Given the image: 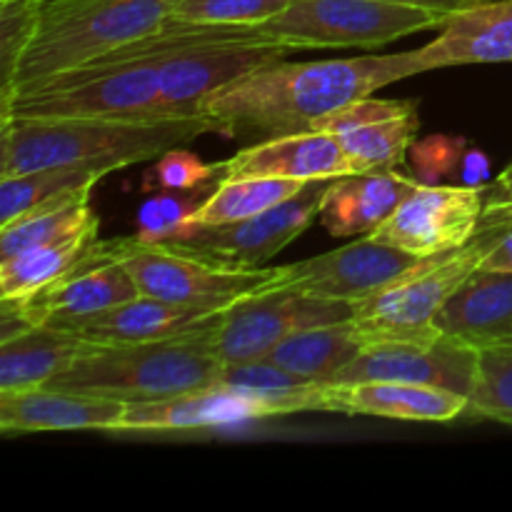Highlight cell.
<instances>
[{
    "instance_id": "obj_36",
    "label": "cell",
    "mask_w": 512,
    "mask_h": 512,
    "mask_svg": "<svg viewBox=\"0 0 512 512\" xmlns=\"http://www.w3.org/2000/svg\"><path fill=\"white\" fill-rule=\"evenodd\" d=\"M465 150H468V140L455 138V135H430L410 145L408 158L420 183L438 185L445 175L458 173Z\"/></svg>"
},
{
    "instance_id": "obj_30",
    "label": "cell",
    "mask_w": 512,
    "mask_h": 512,
    "mask_svg": "<svg viewBox=\"0 0 512 512\" xmlns=\"http://www.w3.org/2000/svg\"><path fill=\"white\" fill-rule=\"evenodd\" d=\"M105 175H108L105 170L88 168V165H68V168H45L0 178V228L38 205L53 203L75 190L93 188Z\"/></svg>"
},
{
    "instance_id": "obj_37",
    "label": "cell",
    "mask_w": 512,
    "mask_h": 512,
    "mask_svg": "<svg viewBox=\"0 0 512 512\" xmlns=\"http://www.w3.org/2000/svg\"><path fill=\"white\" fill-rule=\"evenodd\" d=\"M418 110V100H378V98H358L353 103L343 105V108L333 110V113L323 115L315 120L313 130H323V133L340 135L345 130L363 128V125L380 123V120L398 118V115L415 113Z\"/></svg>"
},
{
    "instance_id": "obj_22",
    "label": "cell",
    "mask_w": 512,
    "mask_h": 512,
    "mask_svg": "<svg viewBox=\"0 0 512 512\" xmlns=\"http://www.w3.org/2000/svg\"><path fill=\"white\" fill-rule=\"evenodd\" d=\"M258 418H270V413L255 400L223 388H205L165 400L128 403V410L115 433L225 428V425H238Z\"/></svg>"
},
{
    "instance_id": "obj_32",
    "label": "cell",
    "mask_w": 512,
    "mask_h": 512,
    "mask_svg": "<svg viewBox=\"0 0 512 512\" xmlns=\"http://www.w3.org/2000/svg\"><path fill=\"white\" fill-rule=\"evenodd\" d=\"M48 0H0V103L10 98L25 50L38 33Z\"/></svg>"
},
{
    "instance_id": "obj_3",
    "label": "cell",
    "mask_w": 512,
    "mask_h": 512,
    "mask_svg": "<svg viewBox=\"0 0 512 512\" xmlns=\"http://www.w3.org/2000/svg\"><path fill=\"white\" fill-rule=\"evenodd\" d=\"M218 325L160 343L95 345L55 375L48 388L108 395L125 403L213 388L225 365L215 353Z\"/></svg>"
},
{
    "instance_id": "obj_27",
    "label": "cell",
    "mask_w": 512,
    "mask_h": 512,
    "mask_svg": "<svg viewBox=\"0 0 512 512\" xmlns=\"http://www.w3.org/2000/svg\"><path fill=\"white\" fill-rule=\"evenodd\" d=\"M98 225L100 223H93L55 243L38 245L13 258L0 260V298L28 300L73 273L98 243Z\"/></svg>"
},
{
    "instance_id": "obj_17",
    "label": "cell",
    "mask_w": 512,
    "mask_h": 512,
    "mask_svg": "<svg viewBox=\"0 0 512 512\" xmlns=\"http://www.w3.org/2000/svg\"><path fill=\"white\" fill-rule=\"evenodd\" d=\"M350 175L348 155L338 135L310 130L243 145L223 163V180L240 178H285V180H333Z\"/></svg>"
},
{
    "instance_id": "obj_23",
    "label": "cell",
    "mask_w": 512,
    "mask_h": 512,
    "mask_svg": "<svg viewBox=\"0 0 512 512\" xmlns=\"http://www.w3.org/2000/svg\"><path fill=\"white\" fill-rule=\"evenodd\" d=\"M418 185L420 180L415 175H403L395 168L335 178L320 223L335 238L370 235Z\"/></svg>"
},
{
    "instance_id": "obj_20",
    "label": "cell",
    "mask_w": 512,
    "mask_h": 512,
    "mask_svg": "<svg viewBox=\"0 0 512 512\" xmlns=\"http://www.w3.org/2000/svg\"><path fill=\"white\" fill-rule=\"evenodd\" d=\"M425 73L453 65L512 63V0H480L450 15L440 35L418 48Z\"/></svg>"
},
{
    "instance_id": "obj_41",
    "label": "cell",
    "mask_w": 512,
    "mask_h": 512,
    "mask_svg": "<svg viewBox=\"0 0 512 512\" xmlns=\"http://www.w3.org/2000/svg\"><path fill=\"white\" fill-rule=\"evenodd\" d=\"M485 205L498 213H503L505 218L512 220V163L500 173V178L493 185H488V198Z\"/></svg>"
},
{
    "instance_id": "obj_33",
    "label": "cell",
    "mask_w": 512,
    "mask_h": 512,
    "mask_svg": "<svg viewBox=\"0 0 512 512\" xmlns=\"http://www.w3.org/2000/svg\"><path fill=\"white\" fill-rule=\"evenodd\" d=\"M465 413L512 425V345L480 350L478 380Z\"/></svg>"
},
{
    "instance_id": "obj_35",
    "label": "cell",
    "mask_w": 512,
    "mask_h": 512,
    "mask_svg": "<svg viewBox=\"0 0 512 512\" xmlns=\"http://www.w3.org/2000/svg\"><path fill=\"white\" fill-rule=\"evenodd\" d=\"M288 5L290 0H175L170 18L183 23L263 25Z\"/></svg>"
},
{
    "instance_id": "obj_6",
    "label": "cell",
    "mask_w": 512,
    "mask_h": 512,
    "mask_svg": "<svg viewBox=\"0 0 512 512\" xmlns=\"http://www.w3.org/2000/svg\"><path fill=\"white\" fill-rule=\"evenodd\" d=\"M105 260L123 263L138 283L140 293L178 305L205 310H228L250 295L278 288L283 280L280 268H245V265L218 263L183 250L135 238L100 240Z\"/></svg>"
},
{
    "instance_id": "obj_2",
    "label": "cell",
    "mask_w": 512,
    "mask_h": 512,
    "mask_svg": "<svg viewBox=\"0 0 512 512\" xmlns=\"http://www.w3.org/2000/svg\"><path fill=\"white\" fill-rule=\"evenodd\" d=\"M205 133H210L205 115L165 120L13 118L0 123V178L68 165L115 173L183 148Z\"/></svg>"
},
{
    "instance_id": "obj_1",
    "label": "cell",
    "mask_w": 512,
    "mask_h": 512,
    "mask_svg": "<svg viewBox=\"0 0 512 512\" xmlns=\"http://www.w3.org/2000/svg\"><path fill=\"white\" fill-rule=\"evenodd\" d=\"M425 73L418 50L343 60H275L203 105L210 133L243 145L310 133L315 120L398 80Z\"/></svg>"
},
{
    "instance_id": "obj_28",
    "label": "cell",
    "mask_w": 512,
    "mask_h": 512,
    "mask_svg": "<svg viewBox=\"0 0 512 512\" xmlns=\"http://www.w3.org/2000/svg\"><path fill=\"white\" fill-rule=\"evenodd\" d=\"M90 190L93 188L75 190L53 203L28 210L10 225H3L0 228V260L13 258L23 250L38 248V245L55 243L65 235H73L98 223V215L90 210Z\"/></svg>"
},
{
    "instance_id": "obj_15",
    "label": "cell",
    "mask_w": 512,
    "mask_h": 512,
    "mask_svg": "<svg viewBox=\"0 0 512 512\" xmlns=\"http://www.w3.org/2000/svg\"><path fill=\"white\" fill-rule=\"evenodd\" d=\"M140 288L123 263L105 260L100 255V240L85 255L83 263L48 285L28 300H8L33 325H53L70 330L83 320L95 318L105 310L138 298Z\"/></svg>"
},
{
    "instance_id": "obj_5",
    "label": "cell",
    "mask_w": 512,
    "mask_h": 512,
    "mask_svg": "<svg viewBox=\"0 0 512 512\" xmlns=\"http://www.w3.org/2000/svg\"><path fill=\"white\" fill-rule=\"evenodd\" d=\"M510 225V218L485 205L483 228L465 248L425 258L388 288L353 303V323L368 343L440 338L443 333L435 328L438 313L480 268V260Z\"/></svg>"
},
{
    "instance_id": "obj_11",
    "label": "cell",
    "mask_w": 512,
    "mask_h": 512,
    "mask_svg": "<svg viewBox=\"0 0 512 512\" xmlns=\"http://www.w3.org/2000/svg\"><path fill=\"white\" fill-rule=\"evenodd\" d=\"M343 320H353V303L270 288L225 310L215 328V353L225 365L263 360L293 333Z\"/></svg>"
},
{
    "instance_id": "obj_12",
    "label": "cell",
    "mask_w": 512,
    "mask_h": 512,
    "mask_svg": "<svg viewBox=\"0 0 512 512\" xmlns=\"http://www.w3.org/2000/svg\"><path fill=\"white\" fill-rule=\"evenodd\" d=\"M288 53V45L275 40H235L173 55L160 65L153 118H198L218 90Z\"/></svg>"
},
{
    "instance_id": "obj_24",
    "label": "cell",
    "mask_w": 512,
    "mask_h": 512,
    "mask_svg": "<svg viewBox=\"0 0 512 512\" xmlns=\"http://www.w3.org/2000/svg\"><path fill=\"white\" fill-rule=\"evenodd\" d=\"M93 348V343L73 330L33 325L18 338L0 343V393H20L48 385L73 360Z\"/></svg>"
},
{
    "instance_id": "obj_16",
    "label": "cell",
    "mask_w": 512,
    "mask_h": 512,
    "mask_svg": "<svg viewBox=\"0 0 512 512\" xmlns=\"http://www.w3.org/2000/svg\"><path fill=\"white\" fill-rule=\"evenodd\" d=\"M125 410V400L40 385L20 393H0V430L8 435L78 430L115 433Z\"/></svg>"
},
{
    "instance_id": "obj_13",
    "label": "cell",
    "mask_w": 512,
    "mask_h": 512,
    "mask_svg": "<svg viewBox=\"0 0 512 512\" xmlns=\"http://www.w3.org/2000/svg\"><path fill=\"white\" fill-rule=\"evenodd\" d=\"M480 350L440 335L435 340H378L345 365L333 383H415L473 393Z\"/></svg>"
},
{
    "instance_id": "obj_9",
    "label": "cell",
    "mask_w": 512,
    "mask_h": 512,
    "mask_svg": "<svg viewBox=\"0 0 512 512\" xmlns=\"http://www.w3.org/2000/svg\"><path fill=\"white\" fill-rule=\"evenodd\" d=\"M165 60L125 65L103 75L25 88L0 108V123L13 118H120L155 120L158 75Z\"/></svg>"
},
{
    "instance_id": "obj_8",
    "label": "cell",
    "mask_w": 512,
    "mask_h": 512,
    "mask_svg": "<svg viewBox=\"0 0 512 512\" xmlns=\"http://www.w3.org/2000/svg\"><path fill=\"white\" fill-rule=\"evenodd\" d=\"M333 180H313L298 195L253 218L223 225H180L175 233L153 243L218 263L263 268V263L288 248L320 218Z\"/></svg>"
},
{
    "instance_id": "obj_10",
    "label": "cell",
    "mask_w": 512,
    "mask_h": 512,
    "mask_svg": "<svg viewBox=\"0 0 512 512\" xmlns=\"http://www.w3.org/2000/svg\"><path fill=\"white\" fill-rule=\"evenodd\" d=\"M488 185L420 183L393 215L365 238L418 258L465 248L483 228Z\"/></svg>"
},
{
    "instance_id": "obj_18",
    "label": "cell",
    "mask_w": 512,
    "mask_h": 512,
    "mask_svg": "<svg viewBox=\"0 0 512 512\" xmlns=\"http://www.w3.org/2000/svg\"><path fill=\"white\" fill-rule=\"evenodd\" d=\"M225 310L193 308V305L168 303L140 293L138 298L105 310L95 318L73 325V333L83 335L93 345H140L160 343L195 330L213 328L220 323Z\"/></svg>"
},
{
    "instance_id": "obj_34",
    "label": "cell",
    "mask_w": 512,
    "mask_h": 512,
    "mask_svg": "<svg viewBox=\"0 0 512 512\" xmlns=\"http://www.w3.org/2000/svg\"><path fill=\"white\" fill-rule=\"evenodd\" d=\"M223 180V163H203L195 153L173 148L160 155L158 163L145 173V193H190V190L210 188Z\"/></svg>"
},
{
    "instance_id": "obj_39",
    "label": "cell",
    "mask_w": 512,
    "mask_h": 512,
    "mask_svg": "<svg viewBox=\"0 0 512 512\" xmlns=\"http://www.w3.org/2000/svg\"><path fill=\"white\" fill-rule=\"evenodd\" d=\"M478 270H485V273H512V225L495 240L488 255L480 260Z\"/></svg>"
},
{
    "instance_id": "obj_21",
    "label": "cell",
    "mask_w": 512,
    "mask_h": 512,
    "mask_svg": "<svg viewBox=\"0 0 512 512\" xmlns=\"http://www.w3.org/2000/svg\"><path fill=\"white\" fill-rule=\"evenodd\" d=\"M435 328L475 350L512 345V273L475 270L443 305Z\"/></svg>"
},
{
    "instance_id": "obj_29",
    "label": "cell",
    "mask_w": 512,
    "mask_h": 512,
    "mask_svg": "<svg viewBox=\"0 0 512 512\" xmlns=\"http://www.w3.org/2000/svg\"><path fill=\"white\" fill-rule=\"evenodd\" d=\"M308 183L285 178H240L220 180L213 193L190 213L183 225H223L253 218L285 203Z\"/></svg>"
},
{
    "instance_id": "obj_26",
    "label": "cell",
    "mask_w": 512,
    "mask_h": 512,
    "mask_svg": "<svg viewBox=\"0 0 512 512\" xmlns=\"http://www.w3.org/2000/svg\"><path fill=\"white\" fill-rule=\"evenodd\" d=\"M368 340L353 320L300 330L270 350L268 360L313 383H333L335 375L353 363Z\"/></svg>"
},
{
    "instance_id": "obj_38",
    "label": "cell",
    "mask_w": 512,
    "mask_h": 512,
    "mask_svg": "<svg viewBox=\"0 0 512 512\" xmlns=\"http://www.w3.org/2000/svg\"><path fill=\"white\" fill-rule=\"evenodd\" d=\"M205 190V188H200ZM200 190H190L188 195H158V198H150L143 208L138 210V235L143 240H158L165 235L175 233L185 220L190 218L195 208H198L203 200L195 198Z\"/></svg>"
},
{
    "instance_id": "obj_42",
    "label": "cell",
    "mask_w": 512,
    "mask_h": 512,
    "mask_svg": "<svg viewBox=\"0 0 512 512\" xmlns=\"http://www.w3.org/2000/svg\"><path fill=\"white\" fill-rule=\"evenodd\" d=\"M388 3L410 5V8H423V10H430V13L443 15V18L448 20L450 15L460 13V10H465V8H473V5H478L480 0H388Z\"/></svg>"
},
{
    "instance_id": "obj_25",
    "label": "cell",
    "mask_w": 512,
    "mask_h": 512,
    "mask_svg": "<svg viewBox=\"0 0 512 512\" xmlns=\"http://www.w3.org/2000/svg\"><path fill=\"white\" fill-rule=\"evenodd\" d=\"M213 388L255 400L268 410L270 418L293 413H325V383H313L293 375L268 358L223 365Z\"/></svg>"
},
{
    "instance_id": "obj_7",
    "label": "cell",
    "mask_w": 512,
    "mask_h": 512,
    "mask_svg": "<svg viewBox=\"0 0 512 512\" xmlns=\"http://www.w3.org/2000/svg\"><path fill=\"white\" fill-rule=\"evenodd\" d=\"M445 18L388 0H290L258 25L265 38L295 48H380L418 30L443 28Z\"/></svg>"
},
{
    "instance_id": "obj_19",
    "label": "cell",
    "mask_w": 512,
    "mask_h": 512,
    "mask_svg": "<svg viewBox=\"0 0 512 512\" xmlns=\"http://www.w3.org/2000/svg\"><path fill=\"white\" fill-rule=\"evenodd\" d=\"M468 410V395L415 383H325V413L448 423Z\"/></svg>"
},
{
    "instance_id": "obj_4",
    "label": "cell",
    "mask_w": 512,
    "mask_h": 512,
    "mask_svg": "<svg viewBox=\"0 0 512 512\" xmlns=\"http://www.w3.org/2000/svg\"><path fill=\"white\" fill-rule=\"evenodd\" d=\"M175 0H48L38 33L15 75L18 90L80 68L108 50L155 33L170 18ZM10 98L3 105L10 103Z\"/></svg>"
},
{
    "instance_id": "obj_31",
    "label": "cell",
    "mask_w": 512,
    "mask_h": 512,
    "mask_svg": "<svg viewBox=\"0 0 512 512\" xmlns=\"http://www.w3.org/2000/svg\"><path fill=\"white\" fill-rule=\"evenodd\" d=\"M420 130L418 110L398 115V118L380 120L363 128L345 130L338 135L353 173H375V170H393L408 158L410 145Z\"/></svg>"
},
{
    "instance_id": "obj_14",
    "label": "cell",
    "mask_w": 512,
    "mask_h": 512,
    "mask_svg": "<svg viewBox=\"0 0 512 512\" xmlns=\"http://www.w3.org/2000/svg\"><path fill=\"white\" fill-rule=\"evenodd\" d=\"M423 260L425 258L375 243L363 235L358 243H350L345 248L283 265V280L278 288L310 295V298L358 303L388 288Z\"/></svg>"
},
{
    "instance_id": "obj_40",
    "label": "cell",
    "mask_w": 512,
    "mask_h": 512,
    "mask_svg": "<svg viewBox=\"0 0 512 512\" xmlns=\"http://www.w3.org/2000/svg\"><path fill=\"white\" fill-rule=\"evenodd\" d=\"M488 173H490L488 155L478 148L465 150L458 168V175L463 178V185H485L488 183Z\"/></svg>"
}]
</instances>
